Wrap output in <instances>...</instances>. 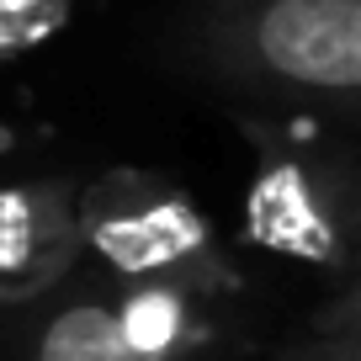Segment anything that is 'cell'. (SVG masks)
<instances>
[{
  "instance_id": "obj_1",
  "label": "cell",
  "mask_w": 361,
  "mask_h": 361,
  "mask_svg": "<svg viewBox=\"0 0 361 361\" xmlns=\"http://www.w3.org/2000/svg\"><path fill=\"white\" fill-rule=\"evenodd\" d=\"M197 54L260 96L350 106L361 90V0H213L197 22Z\"/></svg>"
},
{
  "instance_id": "obj_2",
  "label": "cell",
  "mask_w": 361,
  "mask_h": 361,
  "mask_svg": "<svg viewBox=\"0 0 361 361\" xmlns=\"http://www.w3.org/2000/svg\"><path fill=\"white\" fill-rule=\"evenodd\" d=\"M96 245L123 276H138V282H165L192 293L202 282V271H213L207 234L180 197L112 202L96 218Z\"/></svg>"
},
{
  "instance_id": "obj_3",
  "label": "cell",
  "mask_w": 361,
  "mask_h": 361,
  "mask_svg": "<svg viewBox=\"0 0 361 361\" xmlns=\"http://www.w3.org/2000/svg\"><path fill=\"white\" fill-rule=\"evenodd\" d=\"M250 228L266 250H293L308 260L345 255V207H329L324 170L303 165L298 154L266 159L250 192Z\"/></svg>"
},
{
  "instance_id": "obj_4",
  "label": "cell",
  "mask_w": 361,
  "mask_h": 361,
  "mask_svg": "<svg viewBox=\"0 0 361 361\" xmlns=\"http://www.w3.org/2000/svg\"><path fill=\"white\" fill-rule=\"evenodd\" d=\"M32 361H144L128 335L117 329L112 303L102 298H75V303L54 308L37 329Z\"/></svg>"
},
{
  "instance_id": "obj_5",
  "label": "cell",
  "mask_w": 361,
  "mask_h": 361,
  "mask_svg": "<svg viewBox=\"0 0 361 361\" xmlns=\"http://www.w3.org/2000/svg\"><path fill=\"white\" fill-rule=\"evenodd\" d=\"M117 329L128 335V345L144 361H170L192 345V293L165 282H138L128 298L112 303Z\"/></svg>"
},
{
  "instance_id": "obj_6",
  "label": "cell",
  "mask_w": 361,
  "mask_h": 361,
  "mask_svg": "<svg viewBox=\"0 0 361 361\" xmlns=\"http://www.w3.org/2000/svg\"><path fill=\"white\" fill-rule=\"evenodd\" d=\"M64 0H0V48H16V43H32L37 32L59 22Z\"/></svg>"
},
{
  "instance_id": "obj_7",
  "label": "cell",
  "mask_w": 361,
  "mask_h": 361,
  "mask_svg": "<svg viewBox=\"0 0 361 361\" xmlns=\"http://www.w3.org/2000/svg\"><path fill=\"white\" fill-rule=\"evenodd\" d=\"M287 361H361V345H356V324L345 329H329V335H314L293 350Z\"/></svg>"
}]
</instances>
